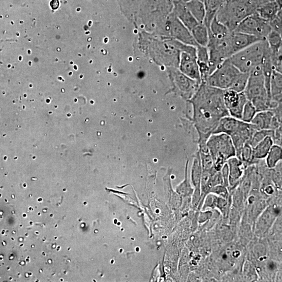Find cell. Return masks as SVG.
<instances>
[{
    "instance_id": "7bdbcfd3",
    "label": "cell",
    "mask_w": 282,
    "mask_h": 282,
    "mask_svg": "<svg viewBox=\"0 0 282 282\" xmlns=\"http://www.w3.org/2000/svg\"><path fill=\"white\" fill-rule=\"evenodd\" d=\"M267 268L270 271H274L276 268V264L272 261L268 262L267 265Z\"/></svg>"
},
{
    "instance_id": "9a60e30c",
    "label": "cell",
    "mask_w": 282,
    "mask_h": 282,
    "mask_svg": "<svg viewBox=\"0 0 282 282\" xmlns=\"http://www.w3.org/2000/svg\"><path fill=\"white\" fill-rule=\"evenodd\" d=\"M279 210L270 207L260 215L256 224V233L258 235L265 234L271 228Z\"/></svg>"
},
{
    "instance_id": "ffe728a7",
    "label": "cell",
    "mask_w": 282,
    "mask_h": 282,
    "mask_svg": "<svg viewBox=\"0 0 282 282\" xmlns=\"http://www.w3.org/2000/svg\"><path fill=\"white\" fill-rule=\"evenodd\" d=\"M270 94L271 100L277 103H281L282 75L273 71L270 81Z\"/></svg>"
},
{
    "instance_id": "8d00e7d4",
    "label": "cell",
    "mask_w": 282,
    "mask_h": 282,
    "mask_svg": "<svg viewBox=\"0 0 282 282\" xmlns=\"http://www.w3.org/2000/svg\"><path fill=\"white\" fill-rule=\"evenodd\" d=\"M272 178L273 182L278 187H281V161L273 168Z\"/></svg>"
},
{
    "instance_id": "277c9868",
    "label": "cell",
    "mask_w": 282,
    "mask_h": 282,
    "mask_svg": "<svg viewBox=\"0 0 282 282\" xmlns=\"http://www.w3.org/2000/svg\"><path fill=\"white\" fill-rule=\"evenodd\" d=\"M269 51L267 41H262L235 53L229 59L241 72L250 73L262 65Z\"/></svg>"
},
{
    "instance_id": "7402d4cb",
    "label": "cell",
    "mask_w": 282,
    "mask_h": 282,
    "mask_svg": "<svg viewBox=\"0 0 282 282\" xmlns=\"http://www.w3.org/2000/svg\"><path fill=\"white\" fill-rule=\"evenodd\" d=\"M274 144L272 137L268 136L253 148V158L256 160L265 159Z\"/></svg>"
},
{
    "instance_id": "1f68e13d",
    "label": "cell",
    "mask_w": 282,
    "mask_h": 282,
    "mask_svg": "<svg viewBox=\"0 0 282 282\" xmlns=\"http://www.w3.org/2000/svg\"><path fill=\"white\" fill-rule=\"evenodd\" d=\"M281 54L282 48L277 50L270 49V59L273 69L280 73L282 72Z\"/></svg>"
},
{
    "instance_id": "e0dca14e",
    "label": "cell",
    "mask_w": 282,
    "mask_h": 282,
    "mask_svg": "<svg viewBox=\"0 0 282 282\" xmlns=\"http://www.w3.org/2000/svg\"><path fill=\"white\" fill-rule=\"evenodd\" d=\"M229 168V185L231 190L235 189L240 183L243 175V162L237 157H233L227 161Z\"/></svg>"
},
{
    "instance_id": "7c38bea8",
    "label": "cell",
    "mask_w": 282,
    "mask_h": 282,
    "mask_svg": "<svg viewBox=\"0 0 282 282\" xmlns=\"http://www.w3.org/2000/svg\"><path fill=\"white\" fill-rule=\"evenodd\" d=\"M250 123L256 130H272L281 127V117L272 110L258 112Z\"/></svg>"
},
{
    "instance_id": "d6986e66",
    "label": "cell",
    "mask_w": 282,
    "mask_h": 282,
    "mask_svg": "<svg viewBox=\"0 0 282 282\" xmlns=\"http://www.w3.org/2000/svg\"><path fill=\"white\" fill-rule=\"evenodd\" d=\"M281 10V7L274 1L269 0L260 5L256 12L262 18L269 22Z\"/></svg>"
},
{
    "instance_id": "484cf974",
    "label": "cell",
    "mask_w": 282,
    "mask_h": 282,
    "mask_svg": "<svg viewBox=\"0 0 282 282\" xmlns=\"http://www.w3.org/2000/svg\"><path fill=\"white\" fill-rule=\"evenodd\" d=\"M202 168L199 152L195 154L192 169V180L195 187L201 186Z\"/></svg>"
},
{
    "instance_id": "d6a6232c",
    "label": "cell",
    "mask_w": 282,
    "mask_h": 282,
    "mask_svg": "<svg viewBox=\"0 0 282 282\" xmlns=\"http://www.w3.org/2000/svg\"><path fill=\"white\" fill-rule=\"evenodd\" d=\"M218 196L209 193L205 197L202 205V211L213 210L216 208Z\"/></svg>"
},
{
    "instance_id": "f6af8a7d",
    "label": "cell",
    "mask_w": 282,
    "mask_h": 282,
    "mask_svg": "<svg viewBox=\"0 0 282 282\" xmlns=\"http://www.w3.org/2000/svg\"><path fill=\"white\" fill-rule=\"evenodd\" d=\"M232 255L234 258H238L240 256V252L239 250H235L232 252Z\"/></svg>"
},
{
    "instance_id": "7a4b0ae2",
    "label": "cell",
    "mask_w": 282,
    "mask_h": 282,
    "mask_svg": "<svg viewBox=\"0 0 282 282\" xmlns=\"http://www.w3.org/2000/svg\"><path fill=\"white\" fill-rule=\"evenodd\" d=\"M268 1L269 0H224L215 17L232 32L244 18L255 13L260 5Z\"/></svg>"
},
{
    "instance_id": "603a6c76",
    "label": "cell",
    "mask_w": 282,
    "mask_h": 282,
    "mask_svg": "<svg viewBox=\"0 0 282 282\" xmlns=\"http://www.w3.org/2000/svg\"><path fill=\"white\" fill-rule=\"evenodd\" d=\"M191 32L198 46H208L209 40V29L204 23H199Z\"/></svg>"
},
{
    "instance_id": "f35d334b",
    "label": "cell",
    "mask_w": 282,
    "mask_h": 282,
    "mask_svg": "<svg viewBox=\"0 0 282 282\" xmlns=\"http://www.w3.org/2000/svg\"><path fill=\"white\" fill-rule=\"evenodd\" d=\"M220 171L223 181V184L228 188L229 185V168L227 163L223 165Z\"/></svg>"
},
{
    "instance_id": "6da1fadb",
    "label": "cell",
    "mask_w": 282,
    "mask_h": 282,
    "mask_svg": "<svg viewBox=\"0 0 282 282\" xmlns=\"http://www.w3.org/2000/svg\"><path fill=\"white\" fill-rule=\"evenodd\" d=\"M224 90L201 82L188 101L193 107V121L199 137L198 144L206 143L220 120L230 116L224 101Z\"/></svg>"
},
{
    "instance_id": "836d02e7",
    "label": "cell",
    "mask_w": 282,
    "mask_h": 282,
    "mask_svg": "<svg viewBox=\"0 0 282 282\" xmlns=\"http://www.w3.org/2000/svg\"><path fill=\"white\" fill-rule=\"evenodd\" d=\"M188 163H189V160H187L185 168V179L184 181L179 185L178 187V191L179 193L185 195H191L193 194L194 192V189L191 186L190 181H188L187 178V171Z\"/></svg>"
},
{
    "instance_id": "d4e9b609",
    "label": "cell",
    "mask_w": 282,
    "mask_h": 282,
    "mask_svg": "<svg viewBox=\"0 0 282 282\" xmlns=\"http://www.w3.org/2000/svg\"><path fill=\"white\" fill-rule=\"evenodd\" d=\"M266 164L268 168H274L282 160L281 146L273 144L266 157Z\"/></svg>"
},
{
    "instance_id": "5b68a950",
    "label": "cell",
    "mask_w": 282,
    "mask_h": 282,
    "mask_svg": "<svg viewBox=\"0 0 282 282\" xmlns=\"http://www.w3.org/2000/svg\"><path fill=\"white\" fill-rule=\"evenodd\" d=\"M213 159L215 170L220 171L223 165L236 155V149L231 137L225 134H212L206 142Z\"/></svg>"
},
{
    "instance_id": "30bf717a",
    "label": "cell",
    "mask_w": 282,
    "mask_h": 282,
    "mask_svg": "<svg viewBox=\"0 0 282 282\" xmlns=\"http://www.w3.org/2000/svg\"><path fill=\"white\" fill-rule=\"evenodd\" d=\"M224 101L230 116L241 120L244 105L248 101L245 93L237 92L232 89H226L224 92Z\"/></svg>"
},
{
    "instance_id": "ba28073f",
    "label": "cell",
    "mask_w": 282,
    "mask_h": 282,
    "mask_svg": "<svg viewBox=\"0 0 282 282\" xmlns=\"http://www.w3.org/2000/svg\"><path fill=\"white\" fill-rule=\"evenodd\" d=\"M165 32L169 39L177 41L183 44L197 47L191 32L188 29L172 12L166 17Z\"/></svg>"
},
{
    "instance_id": "74e56055",
    "label": "cell",
    "mask_w": 282,
    "mask_h": 282,
    "mask_svg": "<svg viewBox=\"0 0 282 282\" xmlns=\"http://www.w3.org/2000/svg\"><path fill=\"white\" fill-rule=\"evenodd\" d=\"M228 205V199L218 197L216 208L225 216L227 214Z\"/></svg>"
},
{
    "instance_id": "44dd1931",
    "label": "cell",
    "mask_w": 282,
    "mask_h": 282,
    "mask_svg": "<svg viewBox=\"0 0 282 282\" xmlns=\"http://www.w3.org/2000/svg\"><path fill=\"white\" fill-rule=\"evenodd\" d=\"M224 0H204L205 16L204 24L209 28Z\"/></svg>"
},
{
    "instance_id": "b9f144b4",
    "label": "cell",
    "mask_w": 282,
    "mask_h": 282,
    "mask_svg": "<svg viewBox=\"0 0 282 282\" xmlns=\"http://www.w3.org/2000/svg\"><path fill=\"white\" fill-rule=\"evenodd\" d=\"M264 192L267 195H272L274 192V187L272 185L269 184L265 187Z\"/></svg>"
},
{
    "instance_id": "83f0119b",
    "label": "cell",
    "mask_w": 282,
    "mask_h": 282,
    "mask_svg": "<svg viewBox=\"0 0 282 282\" xmlns=\"http://www.w3.org/2000/svg\"><path fill=\"white\" fill-rule=\"evenodd\" d=\"M249 73L240 72L236 78L230 89L237 92H243L247 86Z\"/></svg>"
},
{
    "instance_id": "9c48e42d",
    "label": "cell",
    "mask_w": 282,
    "mask_h": 282,
    "mask_svg": "<svg viewBox=\"0 0 282 282\" xmlns=\"http://www.w3.org/2000/svg\"><path fill=\"white\" fill-rule=\"evenodd\" d=\"M169 74L174 85V92L184 99L190 100L201 84L186 77L177 68H169Z\"/></svg>"
},
{
    "instance_id": "bcb514c9",
    "label": "cell",
    "mask_w": 282,
    "mask_h": 282,
    "mask_svg": "<svg viewBox=\"0 0 282 282\" xmlns=\"http://www.w3.org/2000/svg\"><path fill=\"white\" fill-rule=\"evenodd\" d=\"M181 1H182L183 2L186 3L188 2H190V0H181Z\"/></svg>"
},
{
    "instance_id": "e575fe53",
    "label": "cell",
    "mask_w": 282,
    "mask_h": 282,
    "mask_svg": "<svg viewBox=\"0 0 282 282\" xmlns=\"http://www.w3.org/2000/svg\"><path fill=\"white\" fill-rule=\"evenodd\" d=\"M272 30L281 35L282 33V11L280 10L276 16L269 21Z\"/></svg>"
},
{
    "instance_id": "ac0fdd59",
    "label": "cell",
    "mask_w": 282,
    "mask_h": 282,
    "mask_svg": "<svg viewBox=\"0 0 282 282\" xmlns=\"http://www.w3.org/2000/svg\"><path fill=\"white\" fill-rule=\"evenodd\" d=\"M197 61L201 75V82H205L211 74L209 67V53L207 47H197Z\"/></svg>"
},
{
    "instance_id": "f546056e",
    "label": "cell",
    "mask_w": 282,
    "mask_h": 282,
    "mask_svg": "<svg viewBox=\"0 0 282 282\" xmlns=\"http://www.w3.org/2000/svg\"><path fill=\"white\" fill-rule=\"evenodd\" d=\"M267 41L271 50L282 48L281 35L277 32L272 30L267 36Z\"/></svg>"
},
{
    "instance_id": "4fadbf2b",
    "label": "cell",
    "mask_w": 282,
    "mask_h": 282,
    "mask_svg": "<svg viewBox=\"0 0 282 282\" xmlns=\"http://www.w3.org/2000/svg\"><path fill=\"white\" fill-rule=\"evenodd\" d=\"M262 41L265 40L254 36L235 31H232L231 34L230 43L233 54Z\"/></svg>"
},
{
    "instance_id": "60d3db41",
    "label": "cell",
    "mask_w": 282,
    "mask_h": 282,
    "mask_svg": "<svg viewBox=\"0 0 282 282\" xmlns=\"http://www.w3.org/2000/svg\"><path fill=\"white\" fill-rule=\"evenodd\" d=\"M213 215V213L210 210L202 211L200 213L199 216V222L203 224L209 220Z\"/></svg>"
},
{
    "instance_id": "8fae6325",
    "label": "cell",
    "mask_w": 282,
    "mask_h": 282,
    "mask_svg": "<svg viewBox=\"0 0 282 282\" xmlns=\"http://www.w3.org/2000/svg\"><path fill=\"white\" fill-rule=\"evenodd\" d=\"M178 68L186 77L201 83L200 73L197 61V48L192 51L181 52Z\"/></svg>"
},
{
    "instance_id": "ab89813d",
    "label": "cell",
    "mask_w": 282,
    "mask_h": 282,
    "mask_svg": "<svg viewBox=\"0 0 282 282\" xmlns=\"http://www.w3.org/2000/svg\"><path fill=\"white\" fill-rule=\"evenodd\" d=\"M201 199V186L195 188L193 193V205L195 207L199 205Z\"/></svg>"
},
{
    "instance_id": "8992f818",
    "label": "cell",
    "mask_w": 282,
    "mask_h": 282,
    "mask_svg": "<svg viewBox=\"0 0 282 282\" xmlns=\"http://www.w3.org/2000/svg\"><path fill=\"white\" fill-rule=\"evenodd\" d=\"M240 72L228 59L218 66L205 82L203 83L223 90L228 89L231 88Z\"/></svg>"
},
{
    "instance_id": "f1b7e54d",
    "label": "cell",
    "mask_w": 282,
    "mask_h": 282,
    "mask_svg": "<svg viewBox=\"0 0 282 282\" xmlns=\"http://www.w3.org/2000/svg\"><path fill=\"white\" fill-rule=\"evenodd\" d=\"M274 134V131L272 130H257L252 136L249 143L254 148L266 137L271 136L273 138Z\"/></svg>"
},
{
    "instance_id": "5bb4252c",
    "label": "cell",
    "mask_w": 282,
    "mask_h": 282,
    "mask_svg": "<svg viewBox=\"0 0 282 282\" xmlns=\"http://www.w3.org/2000/svg\"><path fill=\"white\" fill-rule=\"evenodd\" d=\"M172 12L190 31L199 24L186 7L185 3L181 0H178V1L174 2Z\"/></svg>"
},
{
    "instance_id": "d590c367",
    "label": "cell",
    "mask_w": 282,
    "mask_h": 282,
    "mask_svg": "<svg viewBox=\"0 0 282 282\" xmlns=\"http://www.w3.org/2000/svg\"><path fill=\"white\" fill-rule=\"evenodd\" d=\"M210 193L226 199H228L230 197L228 187L223 184L217 185L212 187Z\"/></svg>"
},
{
    "instance_id": "52a82bcc",
    "label": "cell",
    "mask_w": 282,
    "mask_h": 282,
    "mask_svg": "<svg viewBox=\"0 0 282 282\" xmlns=\"http://www.w3.org/2000/svg\"><path fill=\"white\" fill-rule=\"evenodd\" d=\"M272 30L269 22L260 17L256 12L244 19L234 30L267 40L269 34Z\"/></svg>"
},
{
    "instance_id": "cb8c5ba5",
    "label": "cell",
    "mask_w": 282,
    "mask_h": 282,
    "mask_svg": "<svg viewBox=\"0 0 282 282\" xmlns=\"http://www.w3.org/2000/svg\"><path fill=\"white\" fill-rule=\"evenodd\" d=\"M186 6L190 11L199 23H204L205 16V8L204 3L200 0H190L185 3Z\"/></svg>"
},
{
    "instance_id": "3957f363",
    "label": "cell",
    "mask_w": 282,
    "mask_h": 282,
    "mask_svg": "<svg viewBox=\"0 0 282 282\" xmlns=\"http://www.w3.org/2000/svg\"><path fill=\"white\" fill-rule=\"evenodd\" d=\"M243 92L257 112L273 110L281 104L272 101L269 98L261 65L256 67L249 73L248 83Z\"/></svg>"
},
{
    "instance_id": "7dc6e473",
    "label": "cell",
    "mask_w": 282,
    "mask_h": 282,
    "mask_svg": "<svg viewBox=\"0 0 282 282\" xmlns=\"http://www.w3.org/2000/svg\"><path fill=\"white\" fill-rule=\"evenodd\" d=\"M200 1H201V2H203V3L204 2V0H200Z\"/></svg>"
},
{
    "instance_id": "4316f807",
    "label": "cell",
    "mask_w": 282,
    "mask_h": 282,
    "mask_svg": "<svg viewBox=\"0 0 282 282\" xmlns=\"http://www.w3.org/2000/svg\"><path fill=\"white\" fill-rule=\"evenodd\" d=\"M237 158L243 162L244 166H251L257 164L260 161L254 159L253 147L249 143L243 145Z\"/></svg>"
},
{
    "instance_id": "2e32d148",
    "label": "cell",
    "mask_w": 282,
    "mask_h": 282,
    "mask_svg": "<svg viewBox=\"0 0 282 282\" xmlns=\"http://www.w3.org/2000/svg\"><path fill=\"white\" fill-rule=\"evenodd\" d=\"M244 122L230 116L222 118L213 134H225L230 137L237 133L244 125Z\"/></svg>"
},
{
    "instance_id": "ee69618b",
    "label": "cell",
    "mask_w": 282,
    "mask_h": 282,
    "mask_svg": "<svg viewBox=\"0 0 282 282\" xmlns=\"http://www.w3.org/2000/svg\"><path fill=\"white\" fill-rule=\"evenodd\" d=\"M51 6L52 8L54 10L58 8L59 2L58 0H53L51 3Z\"/></svg>"
},
{
    "instance_id": "4dcf8cb0",
    "label": "cell",
    "mask_w": 282,
    "mask_h": 282,
    "mask_svg": "<svg viewBox=\"0 0 282 282\" xmlns=\"http://www.w3.org/2000/svg\"><path fill=\"white\" fill-rule=\"evenodd\" d=\"M257 113L255 106L248 101L243 107L241 120L244 122L250 123Z\"/></svg>"
}]
</instances>
